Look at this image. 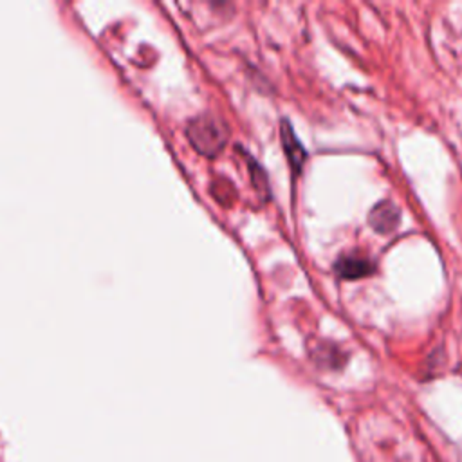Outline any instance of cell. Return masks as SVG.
<instances>
[{
    "label": "cell",
    "mask_w": 462,
    "mask_h": 462,
    "mask_svg": "<svg viewBox=\"0 0 462 462\" xmlns=\"http://www.w3.org/2000/svg\"><path fill=\"white\" fill-rule=\"evenodd\" d=\"M280 137H282V146H283V152L287 155V161L294 171V175H298L305 164V159H307V152L301 144V141L298 139V135L294 134L291 123L287 119L282 121L280 125Z\"/></svg>",
    "instance_id": "obj_4"
},
{
    "label": "cell",
    "mask_w": 462,
    "mask_h": 462,
    "mask_svg": "<svg viewBox=\"0 0 462 462\" xmlns=\"http://www.w3.org/2000/svg\"><path fill=\"white\" fill-rule=\"evenodd\" d=\"M368 224L374 231L381 235H388L399 227L401 211L392 200H383L372 208L368 215Z\"/></svg>",
    "instance_id": "obj_3"
},
{
    "label": "cell",
    "mask_w": 462,
    "mask_h": 462,
    "mask_svg": "<svg viewBox=\"0 0 462 462\" xmlns=\"http://www.w3.org/2000/svg\"><path fill=\"white\" fill-rule=\"evenodd\" d=\"M186 135L191 146L206 157H217L227 141L226 125L213 114L193 117L186 126Z\"/></svg>",
    "instance_id": "obj_1"
},
{
    "label": "cell",
    "mask_w": 462,
    "mask_h": 462,
    "mask_svg": "<svg viewBox=\"0 0 462 462\" xmlns=\"http://www.w3.org/2000/svg\"><path fill=\"white\" fill-rule=\"evenodd\" d=\"M374 269H375L374 262L368 256H363L357 253L343 254L334 263V273L343 280H357V278L370 276Z\"/></svg>",
    "instance_id": "obj_2"
}]
</instances>
